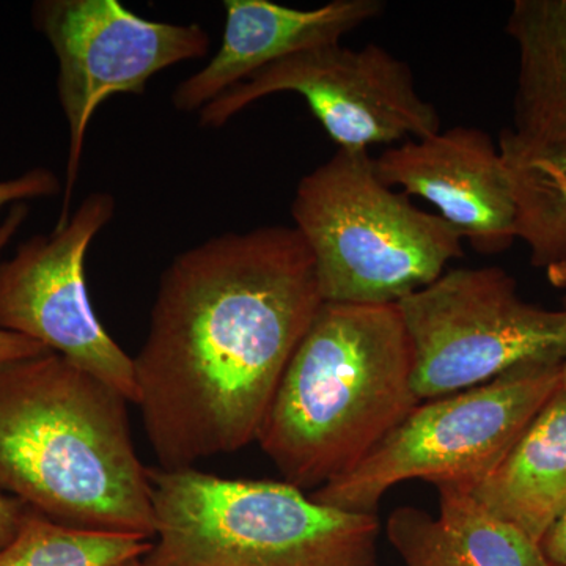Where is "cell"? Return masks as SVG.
Returning <instances> with one entry per match:
<instances>
[{
  "instance_id": "obj_12",
  "label": "cell",
  "mask_w": 566,
  "mask_h": 566,
  "mask_svg": "<svg viewBox=\"0 0 566 566\" xmlns=\"http://www.w3.org/2000/svg\"><path fill=\"white\" fill-rule=\"evenodd\" d=\"M221 46L172 93L178 112H200L253 74L300 52L342 39L385 10L381 0H333L301 10L270 0H226Z\"/></svg>"
},
{
  "instance_id": "obj_8",
  "label": "cell",
  "mask_w": 566,
  "mask_h": 566,
  "mask_svg": "<svg viewBox=\"0 0 566 566\" xmlns=\"http://www.w3.org/2000/svg\"><path fill=\"white\" fill-rule=\"evenodd\" d=\"M285 92L303 96L344 150L370 151L441 132V117L417 91L411 66L374 43L360 50L326 44L266 66L207 104L200 126L222 128L251 104Z\"/></svg>"
},
{
  "instance_id": "obj_11",
  "label": "cell",
  "mask_w": 566,
  "mask_h": 566,
  "mask_svg": "<svg viewBox=\"0 0 566 566\" xmlns=\"http://www.w3.org/2000/svg\"><path fill=\"white\" fill-rule=\"evenodd\" d=\"M390 188L433 205L461 240L480 253H501L516 241V210L497 142L474 126L441 129L401 142L375 159Z\"/></svg>"
},
{
  "instance_id": "obj_20",
  "label": "cell",
  "mask_w": 566,
  "mask_h": 566,
  "mask_svg": "<svg viewBox=\"0 0 566 566\" xmlns=\"http://www.w3.org/2000/svg\"><path fill=\"white\" fill-rule=\"evenodd\" d=\"M29 506L0 491V547L9 545L20 532Z\"/></svg>"
},
{
  "instance_id": "obj_4",
  "label": "cell",
  "mask_w": 566,
  "mask_h": 566,
  "mask_svg": "<svg viewBox=\"0 0 566 566\" xmlns=\"http://www.w3.org/2000/svg\"><path fill=\"white\" fill-rule=\"evenodd\" d=\"M147 566H376V513L319 504L286 482L150 469Z\"/></svg>"
},
{
  "instance_id": "obj_22",
  "label": "cell",
  "mask_w": 566,
  "mask_h": 566,
  "mask_svg": "<svg viewBox=\"0 0 566 566\" xmlns=\"http://www.w3.org/2000/svg\"><path fill=\"white\" fill-rule=\"evenodd\" d=\"M545 273L551 285L556 286V289L565 290L566 292V253L557 263L547 268Z\"/></svg>"
},
{
  "instance_id": "obj_13",
  "label": "cell",
  "mask_w": 566,
  "mask_h": 566,
  "mask_svg": "<svg viewBox=\"0 0 566 566\" xmlns=\"http://www.w3.org/2000/svg\"><path fill=\"white\" fill-rule=\"evenodd\" d=\"M439 516L400 506L386 535L406 566H549L542 547L465 488L438 486Z\"/></svg>"
},
{
  "instance_id": "obj_7",
  "label": "cell",
  "mask_w": 566,
  "mask_h": 566,
  "mask_svg": "<svg viewBox=\"0 0 566 566\" xmlns=\"http://www.w3.org/2000/svg\"><path fill=\"white\" fill-rule=\"evenodd\" d=\"M397 305L420 401L485 385L521 364L566 357V308L527 303L499 266L446 271Z\"/></svg>"
},
{
  "instance_id": "obj_17",
  "label": "cell",
  "mask_w": 566,
  "mask_h": 566,
  "mask_svg": "<svg viewBox=\"0 0 566 566\" xmlns=\"http://www.w3.org/2000/svg\"><path fill=\"white\" fill-rule=\"evenodd\" d=\"M150 547L151 539L65 526L29 509L20 532L0 547V566H112Z\"/></svg>"
},
{
  "instance_id": "obj_3",
  "label": "cell",
  "mask_w": 566,
  "mask_h": 566,
  "mask_svg": "<svg viewBox=\"0 0 566 566\" xmlns=\"http://www.w3.org/2000/svg\"><path fill=\"white\" fill-rule=\"evenodd\" d=\"M420 403L398 305L323 303L256 441L286 483L318 490L352 471Z\"/></svg>"
},
{
  "instance_id": "obj_6",
  "label": "cell",
  "mask_w": 566,
  "mask_h": 566,
  "mask_svg": "<svg viewBox=\"0 0 566 566\" xmlns=\"http://www.w3.org/2000/svg\"><path fill=\"white\" fill-rule=\"evenodd\" d=\"M562 364H521L485 385L420 403L359 464L311 497L344 512L376 513L387 491L408 480L471 491L562 389Z\"/></svg>"
},
{
  "instance_id": "obj_16",
  "label": "cell",
  "mask_w": 566,
  "mask_h": 566,
  "mask_svg": "<svg viewBox=\"0 0 566 566\" xmlns=\"http://www.w3.org/2000/svg\"><path fill=\"white\" fill-rule=\"evenodd\" d=\"M516 210V240L536 268L566 253V136L528 137L510 128L497 140Z\"/></svg>"
},
{
  "instance_id": "obj_9",
  "label": "cell",
  "mask_w": 566,
  "mask_h": 566,
  "mask_svg": "<svg viewBox=\"0 0 566 566\" xmlns=\"http://www.w3.org/2000/svg\"><path fill=\"white\" fill-rule=\"evenodd\" d=\"M32 22L55 52L57 95L70 129L62 214L70 219L85 136L93 114L111 96L144 95L155 74L210 52L202 25L145 20L118 0H40Z\"/></svg>"
},
{
  "instance_id": "obj_1",
  "label": "cell",
  "mask_w": 566,
  "mask_h": 566,
  "mask_svg": "<svg viewBox=\"0 0 566 566\" xmlns=\"http://www.w3.org/2000/svg\"><path fill=\"white\" fill-rule=\"evenodd\" d=\"M323 303L314 256L294 227L218 234L175 256L133 359L159 468H193L259 439Z\"/></svg>"
},
{
  "instance_id": "obj_23",
  "label": "cell",
  "mask_w": 566,
  "mask_h": 566,
  "mask_svg": "<svg viewBox=\"0 0 566 566\" xmlns=\"http://www.w3.org/2000/svg\"><path fill=\"white\" fill-rule=\"evenodd\" d=\"M112 566H147V565L144 564V560H142V557H133V558H128V560L118 562V564H115Z\"/></svg>"
},
{
  "instance_id": "obj_5",
  "label": "cell",
  "mask_w": 566,
  "mask_h": 566,
  "mask_svg": "<svg viewBox=\"0 0 566 566\" xmlns=\"http://www.w3.org/2000/svg\"><path fill=\"white\" fill-rule=\"evenodd\" d=\"M292 216L314 256L324 303L397 305L464 253L441 216L381 181L368 150L337 148L305 175Z\"/></svg>"
},
{
  "instance_id": "obj_10",
  "label": "cell",
  "mask_w": 566,
  "mask_h": 566,
  "mask_svg": "<svg viewBox=\"0 0 566 566\" xmlns=\"http://www.w3.org/2000/svg\"><path fill=\"white\" fill-rule=\"evenodd\" d=\"M114 214V196L93 192L63 226L0 262V329L61 354L136 405L133 357L96 318L85 283V256Z\"/></svg>"
},
{
  "instance_id": "obj_14",
  "label": "cell",
  "mask_w": 566,
  "mask_h": 566,
  "mask_svg": "<svg viewBox=\"0 0 566 566\" xmlns=\"http://www.w3.org/2000/svg\"><path fill=\"white\" fill-rule=\"evenodd\" d=\"M471 494L539 545L566 510V390L553 395Z\"/></svg>"
},
{
  "instance_id": "obj_19",
  "label": "cell",
  "mask_w": 566,
  "mask_h": 566,
  "mask_svg": "<svg viewBox=\"0 0 566 566\" xmlns=\"http://www.w3.org/2000/svg\"><path fill=\"white\" fill-rule=\"evenodd\" d=\"M62 191L57 175L44 167H36L20 177L0 181V208L6 205L25 202L32 199H48Z\"/></svg>"
},
{
  "instance_id": "obj_15",
  "label": "cell",
  "mask_w": 566,
  "mask_h": 566,
  "mask_svg": "<svg viewBox=\"0 0 566 566\" xmlns=\"http://www.w3.org/2000/svg\"><path fill=\"white\" fill-rule=\"evenodd\" d=\"M506 35L517 50L512 132L566 136V0H516Z\"/></svg>"
},
{
  "instance_id": "obj_21",
  "label": "cell",
  "mask_w": 566,
  "mask_h": 566,
  "mask_svg": "<svg viewBox=\"0 0 566 566\" xmlns=\"http://www.w3.org/2000/svg\"><path fill=\"white\" fill-rule=\"evenodd\" d=\"M539 547L549 566H566V510L547 528Z\"/></svg>"
},
{
  "instance_id": "obj_2",
  "label": "cell",
  "mask_w": 566,
  "mask_h": 566,
  "mask_svg": "<svg viewBox=\"0 0 566 566\" xmlns=\"http://www.w3.org/2000/svg\"><path fill=\"white\" fill-rule=\"evenodd\" d=\"M128 403L57 353L0 365V491L65 526L153 539Z\"/></svg>"
},
{
  "instance_id": "obj_24",
  "label": "cell",
  "mask_w": 566,
  "mask_h": 566,
  "mask_svg": "<svg viewBox=\"0 0 566 566\" xmlns=\"http://www.w3.org/2000/svg\"><path fill=\"white\" fill-rule=\"evenodd\" d=\"M562 303H564V307L566 308V293ZM562 389L566 390V357L564 364H562Z\"/></svg>"
},
{
  "instance_id": "obj_18",
  "label": "cell",
  "mask_w": 566,
  "mask_h": 566,
  "mask_svg": "<svg viewBox=\"0 0 566 566\" xmlns=\"http://www.w3.org/2000/svg\"><path fill=\"white\" fill-rule=\"evenodd\" d=\"M29 207L24 202L11 205L9 212L0 219V253L10 243L11 238L18 233L22 223L28 221ZM51 353L39 342L32 338L0 329V365L17 363V360L31 359Z\"/></svg>"
}]
</instances>
